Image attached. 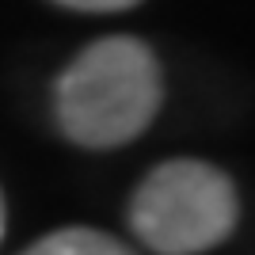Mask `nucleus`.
<instances>
[{"mask_svg": "<svg viewBox=\"0 0 255 255\" xmlns=\"http://www.w3.org/2000/svg\"><path fill=\"white\" fill-rule=\"evenodd\" d=\"M65 8H76V11H126L133 8L137 0H57Z\"/></svg>", "mask_w": 255, "mask_h": 255, "instance_id": "20e7f679", "label": "nucleus"}, {"mask_svg": "<svg viewBox=\"0 0 255 255\" xmlns=\"http://www.w3.org/2000/svg\"><path fill=\"white\" fill-rule=\"evenodd\" d=\"M164 99L156 53L141 38H99L76 57L53 88V111L65 137L84 149H115L149 129Z\"/></svg>", "mask_w": 255, "mask_h": 255, "instance_id": "f257e3e1", "label": "nucleus"}, {"mask_svg": "<svg viewBox=\"0 0 255 255\" xmlns=\"http://www.w3.org/2000/svg\"><path fill=\"white\" fill-rule=\"evenodd\" d=\"M23 255H133L122 240L96 229H61L42 240H34Z\"/></svg>", "mask_w": 255, "mask_h": 255, "instance_id": "7ed1b4c3", "label": "nucleus"}, {"mask_svg": "<svg viewBox=\"0 0 255 255\" xmlns=\"http://www.w3.org/2000/svg\"><path fill=\"white\" fill-rule=\"evenodd\" d=\"M236 213L240 202L225 171L202 160H168L137 187L129 225L160 255H198L233 233Z\"/></svg>", "mask_w": 255, "mask_h": 255, "instance_id": "f03ea898", "label": "nucleus"}, {"mask_svg": "<svg viewBox=\"0 0 255 255\" xmlns=\"http://www.w3.org/2000/svg\"><path fill=\"white\" fill-rule=\"evenodd\" d=\"M4 221H8V213H4V194H0V240H4Z\"/></svg>", "mask_w": 255, "mask_h": 255, "instance_id": "39448f33", "label": "nucleus"}]
</instances>
